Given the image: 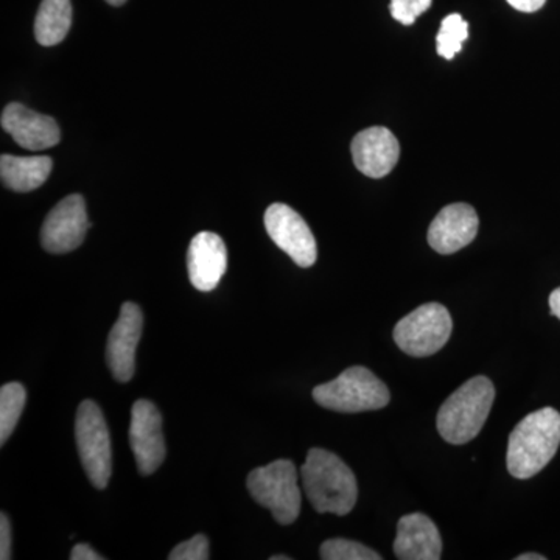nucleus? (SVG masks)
Returning <instances> with one entry per match:
<instances>
[{
    "instance_id": "obj_29",
    "label": "nucleus",
    "mask_w": 560,
    "mask_h": 560,
    "mask_svg": "<svg viewBox=\"0 0 560 560\" xmlns=\"http://www.w3.org/2000/svg\"><path fill=\"white\" fill-rule=\"evenodd\" d=\"M106 2H108L109 5L113 7H120L124 5V3L127 2V0H106Z\"/></svg>"
},
{
    "instance_id": "obj_3",
    "label": "nucleus",
    "mask_w": 560,
    "mask_h": 560,
    "mask_svg": "<svg viewBox=\"0 0 560 560\" xmlns=\"http://www.w3.org/2000/svg\"><path fill=\"white\" fill-rule=\"evenodd\" d=\"M495 400V388L488 377L470 378L442 404L438 431L448 444L463 445L480 434Z\"/></svg>"
},
{
    "instance_id": "obj_18",
    "label": "nucleus",
    "mask_w": 560,
    "mask_h": 560,
    "mask_svg": "<svg viewBox=\"0 0 560 560\" xmlns=\"http://www.w3.org/2000/svg\"><path fill=\"white\" fill-rule=\"evenodd\" d=\"M72 25L70 0H43L35 20L36 40L44 47L57 46Z\"/></svg>"
},
{
    "instance_id": "obj_4",
    "label": "nucleus",
    "mask_w": 560,
    "mask_h": 560,
    "mask_svg": "<svg viewBox=\"0 0 560 560\" xmlns=\"http://www.w3.org/2000/svg\"><path fill=\"white\" fill-rule=\"evenodd\" d=\"M313 399L319 407L331 411H374L389 404L390 393L374 372L363 366H352L334 381L316 386Z\"/></svg>"
},
{
    "instance_id": "obj_28",
    "label": "nucleus",
    "mask_w": 560,
    "mask_h": 560,
    "mask_svg": "<svg viewBox=\"0 0 560 560\" xmlns=\"http://www.w3.org/2000/svg\"><path fill=\"white\" fill-rule=\"evenodd\" d=\"M515 560H547V558L541 555H536V552H525V555L517 556Z\"/></svg>"
},
{
    "instance_id": "obj_9",
    "label": "nucleus",
    "mask_w": 560,
    "mask_h": 560,
    "mask_svg": "<svg viewBox=\"0 0 560 560\" xmlns=\"http://www.w3.org/2000/svg\"><path fill=\"white\" fill-rule=\"evenodd\" d=\"M90 228L84 198L79 194L69 195L44 220L40 243L47 253H70L83 243Z\"/></svg>"
},
{
    "instance_id": "obj_24",
    "label": "nucleus",
    "mask_w": 560,
    "mask_h": 560,
    "mask_svg": "<svg viewBox=\"0 0 560 560\" xmlns=\"http://www.w3.org/2000/svg\"><path fill=\"white\" fill-rule=\"evenodd\" d=\"M0 559H11V525L9 515H0Z\"/></svg>"
},
{
    "instance_id": "obj_19",
    "label": "nucleus",
    "mask_w": 560,
    "mask_h": 560,
    "mask_svg": "<svg viewBox=\"0 0 560 560\" xmlns=\"http://www.w3.org/2000/svg\"><path fill=\"white\" fill-rule=\"evenodd\" d=\"M25 401H27V390L21 383H7L0 389V445L5 444L16 429Z\"/></svg>"
},
{
    "instance_id": "obj_15",
    "label": "nucleus",
    "mask_w": 560,
    "mask_h": 560,
    "mask_svg": "<svg viewBox=\"0 0 560 560\" xmlns=\"http://www.w3.org/2000/svg\"><path fill=\"white\" fill-rule=\"evenodd\" d=\"M226 268L228 249L220 235L205 231L191 238L187 250V271L195 289L205 293L215 290Z\"/></svg>"
},
{
    "instance_id": "obj_13",
    "label": "nucleus",
    "mask_w": 560,
    "mask_h": 560,
    "mask_svg": "<svg viewBox=\"0 0 560 560\" xmlns=\"http://www.w3.org/2000/svg\"><path fill=\"white\" fill-rule=\"evenodd\" d=\"M480 228L477 212L466 202H455L438 213L430 224L429 243L436 253L448 254L466 248L475 241Z\"/></svg>"
},
{
    "instance_id": "obj_6",
    "label": "nucleus",
    "mask_w": 560,
    "mask_h": 560,
    "mask_svg": "<svg viewBox=\"0 0 560 560\" xmlns=\"http://www.w3.org/2000/svg\"><path fill=\"white\" fill-rule=\"evenodd\" d=\"M75 440L84 471L95 489L108 488L113 451L105 416L95 401H81L75 419Z\"/></svg>"
},
{
    "instance_id": "obj_14",
    "label": "nucleus",
    "mask_w": 560,
    "mask_h": 560,
    "mask_svg": "<svg viewBox=\"0 0 560 560\" xmlns=\"http://www.w3.org/2000/svg\"><path fill=\"white\" fill-rule=\"evenodd\" d=\"M353 164L370 178H383L396 167L400 156L399 140L385 127H371L352 140Z\"/></svg>"
},
{
    "instance_id": "obj_25",
    "label": "nucleus",
    "mask_w": 560,
    "mask_h": 560,
    "mask_svg": "<svg viewBox=\"0 0 560 560\" xmlns=\"http://www.w3.org/2000/svg\"><path fill=\"white\" fill-rule=\"evenodd\" d=\"M70 559L72 560H102V556L97 551L92 550L90 545L77 544L70 551Z\"/></svg>"
},
{
    "instance_id": "obj_26",
    "label": "nucleus",
    "mask_w": 560,
    "mask_h": 560,
    "mask_svg": "<svg viewBox=\"0 0 560 560\" xmlns=\"http://www.w3.org/2000/svg\"><path fill=\"white\" fill-rule=\"evenodd\" d=\"M547 0H508L512 9L523 11V13H534L545 5Z\"/></svg>"
},
{
    "instance_id": "obj_23",
    "label": "nucleus",
    "mask_w": 560,
    "mask_h": 560,
    "mask_svg": "<svg viewBox=\"0 0 560 560\" xmlns=\"http://www.w3.org/2000/svg\"><path fill=\"white\" fill-rule=\"evenodd\" d=\"M171 560H208L209 559V540L202 534L191 537V539L183 541L178 547L173 548Z\"/></svg>"
},
{
    "instance_id": "obj_1",
    "label": "nucleus",
    "mask_w": 560,
    "mask_h": 560,
    "mask_svg": "<svg viewBox=\"0 0 560 560\" xmlns=\"http://www.w3.org/2000/svg\"><path fill=\"white\" fill-rule=\"evenodd\" d=\"M302 486L319 514L348 515L359 499L355 475L345 460L324 448H312L301 469Z\"/></svg>"
},
{
    "instance_id": "obj_10",
    "label": "nucleus",
    "mask_w": 560,
    "mask_h": 560,
    "mask_svg": "<svg viewBox=\"0 0 560 560\" xmlns=\"http://www.w3.org/2000/svg\"><path fill=\"white\" fill-rule=\"evenodd\" d=\"M130 445L140 474L151 475L164 463L167 448L162 431V416L153 401L138 400L132 405Z\"/></svg>"
},
{
    "instance_id": "obj_12",
    "label": "nucleus",
    "mask_w": 560,
    "mask_h": 560,
    "mask_svg": "<svg viewBox=\"0 0 560 560\" xmlns=\"http://www.w3.org/2000/svg\"><path fill=\"white\" fill-rule=\"evenodd\" d=\"M0 124L14 142L25 150L43 151L60 143L61 132L57 121L25 108L21 103H10L3 109Z\"/></svg>"
},
{
    "instance_id": "obj_20",
    "label": "nucleus",
    "mask_w": 560,
    "mask_h": 560,
    "mask_svg": "<svg viewBox=\"0 0 560 560\" xmlns=\"http://www.w3.org/2000/svg\"><path fill=\"white\" fill-rule=\"evenodd\" d=\"M469 36V24L458 13L448 14L442 21L436 36V49L445 60H453L463 49L464 40Z\"/></svg>"
},
{
    "instance_id": "obj_21",
    "label": "nucleus",
    "mask_w": 560,
    "mask_h": 560,
    "mask_svg": "<svg viewBox=\"0 0 560 560\" xmlns=\"http://www.w3.org/2000/svg\"><path fill=\"white\" fill-rule=\"evenodd\" d=\"M319 558L324 560H381L382 556L360 541L330 539L320 545Z\"/></svg>"
},
{
    "instance_id": "obj_5",
    "label": "nucleus",
    "mask_w": 560,
    "mask_h": 560,
    "mask_svg": "<svg viewBox=\"0 0 560 560\" xmlns=\"http://www.w3.org/2000/svg\"><path fill=\"white\" fill-rule=\"evenodd\" d=\"M246 486L250 497L271 511L280 525H291L301 514V489L296 466L290 459H278L250 471Z\"/></svg>"
},
{
    "instance_id": "obj_11",
    "label": "nucleus",
    "mask_w": 560,
    "mask_h": 560,
    "mask_svg": "<svg viewBox=\"0 0 560 560\" xmlns=\"http://www.w3.org/2000/svg\"><path fill=\"white\" fill-rule=\"evenodd\" d=\"M143 315L135 302L121 305L119 319L109 331L106 361L117 382H130L136 370V350L142 337Z\"/></svg>"
},
{
    "instance_id": "obj_8",
    "label": "nucleus",
    "mask_w": 560,
    "mask_h": 560,
    "mask_svg": "<svg viewBox=\"0 0 560 560\" xmlns=\"http://www.w3.org/2000/svg\"><path fill=\"white\" fill-rule=\"evenodd\" d=\"M265 228L271 241L301 268H311L318 259L315 235L296 210L275 202L265 212Z\"/></svg>"
},
{
    "instance_id": "obj_17",
    "label": "nucleus",
    "mask_w": 560,
    "mask_h": 560,
    "mask_svg": "<svg viewBox=\"0 0 560 560\" xmlns=\"http://www.w3.org/2000/svg\"><path fill=\"white\" fill-rule=\"evenodd\" d=\"M54 162L49 156L20 158L2 154L0 178L10 190L32 191L38 189L49 178Z\"/></svg>"
},
{
    "instance_id": "obj_22",
    "label": "nucleus",
    "mask_w": 560,
    "mask_h": 560,
    "mask_svg": "<svg viewBox=\"0 0 560 560\" xmlns=\"http://www.w3.org/2000/svg\"><path fill=\"white\" fill-rule=\"evenodd\" d=\"M433 0H390V14L400 24L411 25L430 9Z\"/></svg>"
},
{
    "instance_id": "obj_7",
    "label": "nucleus",
    "mask_w": 560,
    "mask_h": 560,
    "mask_svg": "<svg viewBox=\"0 0 560 560\" xmlns=\"http://www.w3.org/2000/svg\"><path fill=\"white\" fill-rule=\"evenodd\" d=\"M451 313L438 302L420 305L394 327L393 337L400 350L411 357H430L451 340Z\"/></svg>"
},
{
    "instance_id": "obj_16",
    "label": "nucleus",
    "mask_w": 560,
    "mask_h": 560,
    "mask_svg": "<svg viewBox=\"0 0 560 560\" xmlns=\"http://www.w3.org/2000/svg\"><path fill=\"white\" fill-rule=\"evenodd\" d=\"M394 555L400 560H438L442 555L440 529L427 515H405L397 523Z\"/></svg>"
},
{
    "instance_id": "obj_2",
    "label": "nucleus",
    "mask_w": 560,
    "mask_h": 560,
    "mask_svg": "<svg viewBox=\"0 0 560 560\" xmlns=\"http://www.w3.org/2000/svg\"><path fill=\"white\" fill-rule=\"evenodd\" d=\"M560 445V412L541 408L526 416L512 430L508 444V470L518 480H528L547 467Z\"/></svg>"
},
{
    "instance_id": "obj_30",
    "label": "nucleus",
    "mask_w": 560,
    "mask_h": 560,
    "mask_svg": "<svg viewBox=\"0 0 560 560\" xmlns=\"http://www.w3.org/2000/svg\"><path fill=\"white\" fill-rule=\"evenodd\" d=\"M289 556H271V560H290Z\"/></svg>"
},
{
    "instance_id": "obj_27",
    "label": "nucleus",
    "mask_w": 560,
    "mask_h": 560,
    "mask_svg": "<svg viewBox=\"0 0 560 560\" xmlns=\"http://www.w3.org/2000/svg\"><path fill=\"white\" fill-rule=\"evenodd\" d=\"M550 308L551 315H555L556 318L560 319V287L552 291L550 296Z\"/></svg>"
}]
</instances>
